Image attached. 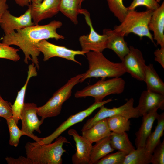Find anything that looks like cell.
<instances>
[{"instance_id": "obj_1", "label": "cell", "mask_w": 164, "mask_h": 164, "mask_svg": "<svg viewBox=\"0 0 164 164\" xmlns=\"http://www.w3.org/2000/svg\"><path fill=\"white\" fill-rule=\"evenodd\" d=\"M59 21L53 20L44 25L38 24L28 26L15 31L2 38V42L8 45L18 46L23 52L24 62L28 64L31 60L36 68H39L38 56L40 53L37 48L38 43L43 39H54L57 40L64 39L56 32L57 29L62 26Z\"/></svg>"}, {"instance_id": "obj_2", "label": "cell", "mask_w": 164, "mask_h": 164, "mask_svg": "<svg viewBox=\"0 0 164 164\" xmlns=\"http://www.w3.org/2000/svg\"><path fill=\"white\" fill-rule=\"evenodd\" d=\"M53 143L39 145L36 142H27L25 148L26 157L32 164H62V156L66 150L64 143H70L64 137L59 136Z\"/></svg>"}, {"instance_id": "obj_3", "label": "cell", "mask_w": 164, "mask_h": 164, "mask_svg": "<svg viewBox=\"0 0 164 164\" xmlns=\"http://www.w3.org/2000/svg\"><path fill=\"white\" fill-rule=\"evenodd\" d=\"M89 68L80 80L82 83L87 79L91 77H120L126 72L121 62L114 63L108 59L102 53L90 51L86 53Z\"/></svg>"}, {"instance_id": "obj_4", "label": "cell", "mask_w": 164, "mask_h": 164, "mask_svg": "<svg viewBox=\"0 0 164 164\" xmlns=\"http://www.w3.org/2000/svg\"><path fill=\"white\" fill-rule=\"evenodd\" d=\"M153 11L149 9L142 12L128 10L123 21L119 25L115 26L113 30L124 36L133 33L141 39L146 36L155 43L152 35L148 28Z\"/></svg>"}, {"instance_id": "obj_5", "label": "cell", "mask_w": 164, "mask_h": 164, "mask_svg": "<svg viewBox=\"0 0 164 164\" xmlns=\"http://www.w3.org/2000/svg\"><path fill=\"white\" fill-rule=\"evenodd\" d=\"M125 85V80L121 77L108 80L102 79L94 84L77 91L74 96L77 98L91 97L94 98L95 102H101L108 95L122 93L124 90Z\"/></svg>"}, {"instance_id": "obj_6", "label": "cell", "mask_w": 164, "mask_h": 164, "mask_svg": "<svg viewBox=\"0 0 164 164\" xmlns=\"http://www.w3.org/2000/svg\"><path fill=\"white\" fill-rule=\"evenodd\" d=\"M82 76V74H79L70 78L44 104L37 107V115L45 119L60 114L63 104L71 97L72 89L80 83Z\"/></svg>"}, {"instance_id": "obj_7", "label": "cell", "mask_w": 164, "mask_h": 164, "mask_svg": "<svg viewBox=\"0 0 164 164\" xmlns=\"http://www.w3.org/2000/svg\"><path fill=\"white\" fill-rule=\"evenodd\" d=\"M134 100L131 98L123 105L118 107L108 108L101 106L100 110L93 117L88 119L83 126L81 131L91 128L96 123L101 120L116 115H121L130 119L140 117L136 107H134Z\"/></svg>"}, {"instance_id": "obj_8", "label": "cell", "mask_w": 164, "mask_h": 164, "mask_svg": "<svg viewBox=\"0 0 164 164\" xmlns=\"http://www.w3.org/2000/svg\"><path fill=\"white\" fill-rule=\"evenodd\" d=\"M113 101L111 98L101 102H95L87 109L70 116L50 135L36 142L40 145L51 143L56 138L70 127L82 121L85 118L90 115L97 109Z\"/></svg>"}, {"instance_id": "obj_9", "label": "cell", "mask_w": 164, "mask_h": 164, "mask_svg": "<svg viewBox=\"0 0 164 164\" xmlns=\"http://www.w3.org/2000/svg\"><path fill=\"white\" fill-rule=\"evenodd\" d=\"M80 13L84 15L86 22L90 28L89 34L82 35L79 38L81 50L87 52L92 51L102 53L106 48L107 36L104 34L100 35L95 31L92 26L89 13L87 10L81 9Z\"/></svg>"}, {"instance_id": "obj_10", "label": "cell", "mask_w": 164, "mask_h": 164, "mask_svg": "<svg viewBox=\"0 0 164 164\" xmlns=\"http://www.w3.org/2000/svg\"><path fill=\"white\" fill-rule=\"evenodd\" d=\"M37 106L33 103H24L22 111L21 120L22 123L21 130L36 142H38L41 138L33 134L35 131L41 133L40 129L41 125L44 119L39 120L37 116Z\"/></svg>"}, {"instance_id": "obj_11", "label": "cell", "mask_w": 164, "mask_h": 164, "mask_svg": "<svg viewBox=\"0 0 164 164\" xmlns=\"http://www.w3.org/2000/svg\"><path fill=\"white\" fill-rule=\"evenodd\" d=\"M37 48L40 52L43 54L44 61H47L51 58L57 57L73 61L80 65L81 63L76 60V56H84L87 53L81 50H73L65 46L57 45L46 39L40 41L37 44Z\"/></svg>"}, {"instance_id": "obj_12", "label": "cell", "mask_w": 164, "mask_h": 164, "mask_svg": "<svg viewBox=\"0 0 164 164\" xmlns=\"http://www.w3.org/2000/svg\"><path fill=\"white\" fill-rule=\"evenodd\" d=\"M129 53L121 60L126 73L133 78L140 81L145 80L146 65L142 52L130 46Z\"/></svg>"}, {"instance_id": "obj_13", "label": "cell", "mask_w": 164, "mask_h": 164, "mask_svg": "<svg viewBox=\"0 0 164 164\" xmlns=\"http://www.w3.org/2000/svg\"><path fill=\"white\" fill-rule=\"evenodd\" d=\"M31 14V4L24 14L19 17L12 15L8 10L2 15L0 21V26L5 35L11 33L15 30L35 25L32 21Z\"/></svg>"}, {"instance_id": "obj_14", "label": "cell", "mask_w": 164, "mask_h": 164, "mask_svg": "<svg viewBox=\"0 0 164 164\" xmlns=\"http://www.w3.org/2000/svg\"><path fill=\"white\" fill-rule=\"evenodd\" d=\"M136 108L140 116H142L155 109H164V95L148 90L143 91Z\"/></svg>"}, {"instance_id": "obj_15", "label": "cell", "mask_w": 164, "mask_h": 164, "mask_svg": "<svg viewBox=\"0 0 164 164\" xmlns=\"http://www.w3.org/2000/svg\"><path fill=\"white\" fill-rule=\"evenodd\" d=\"M68 134L72 136L75 142L76 151L72 156L73 164H89L92 144L82 136L79 135L75 129H69Z\"/></svg>"}, {"instance_id": "obj_16", "label": "cell", "mask_w": 164, "mask_h": 164, "mask_svg": "<svg viewBox=\"0 0 164 164\" xmlns=\"http://www.w3.org/2000/svg\"><path fill=\"white\" fill-rule=\"evenodd\" d=\"M60 0H43L39 5L31 4L32 19L35 25L42 20L50 18L60 11Z\"/></svg>"}, {"instance_id": "obj_17", "label": "cell", "mask_w": 164, "mask_h": 164, "mask_svg": "<svg viewBox=\"0 0 164 164\" xmlns=\"http://www.w3.org/2000/svg\"><path fill=\"white\" fill-rule=\"evenodd\" d=\"M149 30L153 32V39L161 47H164V3L153 11L148 24Z\"/></svg>"}, {"instance_id": "obj_18", "label": "cell", "mask_w": 164, "mask_h": 164, "mask_svg": "<svg viewBox=\"0 0 164 164\" xmlns=\"http://www.w3.org/2000/svg\"><path fill=\"white\" fill-rule=\"evenodd\" d=\"M103 34L108 38L106 48L113 51L121 61L129 53V48L122 34L110 29H104Z\"/></svg>"}, {"instance_id": "obj_19", "label": "cell", "mask_w": 164, "mask_h": 164, "mask_svg": "<svg viewBox=\"0 0 164 164\" xmlns=\"http://www.w3.org/2000/svg\"><path fill=\"white\" fill-rule=\"evenodd\" d=\"M158 110L155 109L142 116V123L135 134V145L136 148L145 147L146 140L151 133L154 122L159 115Z\"/></svg>"}, {"instance_id": "obj_20", "label": "cell", "mask_w": 164, "mask_h": 164, "mask_svg": "<svg viewBox=\"0 0 164 164\" xmlns=\"http://www.w3.org/2000/svg\"><path fill=\"white\" fill-rule=\"evenodd\" d=\"M36 68L33 63L29 65L26 81L23 86L18 91L13 104H11L12 117L17 124L19 121L21 119V114L24 104L26 91L29 80L32 77H36L37 75Z\"/></svg>"}, {"instance_id": "obj_21", "label": "cell", "mask_w": 164, "mask_h": 164, "mask_svg": "<svg viewBox=\"0 0 164 164\" xmlns=\"http://www.w3.org/2000/svg\"><path fill=\"white\" fill-rule=\"evenodd\" d=\"M111 132L105 118L98 121L90 128L82 131V135L92 144L110 135Z\"/></svg>"}, {"instance_id": "obj_22", "label": "cell", "mask_w": 164, "mask_h": 164, "mask_svg": "<svg viewBox=\"0 0 164 164\" xmlns=\"http://www.w3.org/2000/svg\"><path fill=\"white\" fill-rule=\"evenodd\" d=\"M144 82L147 90L164 95V83L152 64L146 65Z\"/></svg>"}, {"instance_id": "obj_23", "label": "cell", "mask_w": 164, "mask_h": 164, "mask_svg": "<svg viewBox=\"0 0 164 164\" xmlns=\"http://www.w3.org/2000/svg\"><path fill=\"white\" fill-rule=\"evenodd\" d=\"M111 135L96 142L92 146L89 164H95L100 159L115 150L111 144Z\"/></svg>"}, {"instance_id": "obj_24", "label": "cell", "mask_w": 164, "mask_h": 164, "mask_svg": "<svg viewBox=\"0 0 164 164\" xmlns=\"http://www.w3.org/2000/svg\"><path fill=\"white\" fill-rule=\"evenodd\" d=\"M84 0H60V11L74 24H77L78 15L80 14L81 4Z\"/></svg>"}, {"instance_id": "obj_25", "label": "cell", "mask_w": 164, "mask_h": 164, "mask_svg": "<svg viewBox=\"0 0 164 164\" xmlns=\"http://www.w3.org/2000/svg\"><path fill=\"white\" fill-rule=\"evenodd\" d=\"M156 119L157 125L154 131L148 137L145 145L147 151L152 154L156 147L161 142V138L163 135L164 113L159 114Z\"/></svg>"}, {"instance_id": "obj_26", "label": "cell", "mask_w": 164, "mask_h": 164, "mask_svg": "<svg viewBox=\"0 0 164 164\" xmlns=\"http://www.w3.org/2000/svg\"><path fill=\"white\" fill-rule=\"evenodd\" d=\"M110 143L115 150L128 154L135 149L126 132L116 133L111 132Z\"/></svg>"}, {"instance_id": "obj_27", "label": "cell", "mask_w": 164, "mask_h": 164, "mask_svg": "<svg viewBox=\"0 0 164 164\" xmlns=\"http://www.w3.org/2000/svg\"><path fill=\"white\" fill-rule=\"evenodd\" d=\"M152 155L145 147H138L126 155L122 164H149Z\"/></svg>"}, {"instance_id": "obj_28", "label": "cell", "mask_w": 164, "mask_h": 164, "mask_svg": "<svg viewBox=\"0 0 164 164\" xmlns=\"http://www.w3.org/2000/svg\"><path fill=\"white\" fill-rule=\"evenodd\" d=\"M108 128L111 132L121 133L128 132L130 129V121L121 115H116L106 118Z\"/></svg>"}, {"instance_id": "obj_29", "label": "cell", "mask_w": 164, "mask_h": 164, "mask_svg": "<svg viewBox=\"0 0 164 164\" xmlns=\"http://www.w3.org/2000/svg\"><path fill=\"white\" fill-rule=\"evenodd\" d=\"M6 120L9 132V144L16 147L19 143L20 137L24 135L27 136V135L19 128L12 116Z\"/></svg>"}, {"instance_id": "obj_30", "label": "cell", "mask_w": 164, "mask_h": 164, "mask_svg": "<svg viewBox=\"0 0 164 164\" xmlns=\"http://www.w3.org/2000/svg\"><path fill=\"white\" fill-rule=\"evenodd\" d=\"M110 11L121 22L125 19L128 10L124 5L123 0H107Z\"/></svg>"}, {"instance_id": "obj_31", "label": "cell", "mask_w": 164, "mask_h": 164, "mask_svg": "<svg viewBox=\"0 0 164 164\" xmlns=\"http://www.w3.org/2000/svg\"><path fill=\"white\" fill-rule=\"evenodd\" d=\"M18 49L11 47L2 43L0 42V58L18 61L20 59L17 52Z\"/></svg>"}, {"instance_id": "obj_32", "label": "cell", "mask_w": 164, "mask_h": 164, "mask_svg": "<svg viewBox=\"0 0 164 164\" xmlns=\"http://www.w3.org/2000/svg\"><path fill=\"white\" fill-rule=\"evenodd\" d=\"M127 155L124 152L118 151L114 153L108 154L95 164H122Z\"/></svg>"}, {"instance_id": "obj_33", "label": "cell", "mask_w": 164, "mask_h": 164, "mask_svg": "<svg viewBox=\"0 0 164 164\" xmlns=\"http://www.w3.org/2000/svg\"><path fill=\"white\" fill-rule=\"evenodd\" d=\"M140 6H145L148 9L154 11L160 5L156 0H133L127 8L128 10H134L136 7Z\"/></svg>"}, {"instance_id": "obj_34", "label": "cell", "mask_w": 164, "mask_h": 164, "mask_svg": "<svg viewBox=\"0 0 164 164\" xmlns=\"http://www.w3.org/2000/svg\"><path fill=\"white\" fill-rule=\"evenodd\" d=\"M150 163L152 164H164V140L154 149L152 154Z\"/></svg>"}, {"instance_id": "obj_35", "label": "cell", "mask_w": 164, "mask_h": 164, "mask_svg": "<svg viewBox=\"0 0 164 164\" xmlns=\"http://www.w3.org/2000/svg\"><path fill=\"white\" fill-rule=\"evenodd\" d=\"M11 104L5 100L0 94V117L6 120L12 116Z\"/></svg>"}, {"instance_id": "obj_36", "label": "cell", "mask_w": 164, "mask_h": 164, "mask_svg": "<svg viewBox=\"0 0 164 164\" xmlns=\"http://www.w3.org/2000/svg\"><path fill=\"white\" fill-rule=\"evenodd\" d=\"M5 159L9 164H32L28 158L23 156L16 159L12 157H6Z\"/></svg>"}, {"instance_id": "obj_37", "label": "cell", "mask_w": 164, "mask_h": 164, "mask_svg": "<svg viewBox=\"0 0 164 164\" xmlns=\"http://www.w3.org/2000/svg\"><path fill=\"white\" fill-rule=\"evenodd\" d=\"M155 60L159 63L164 68V47L156 50L154 52Z\"/></svg>"}, {"instance_id": "obj_38", "label": "cell", "mask_w": 164, "mask_h": 164, "mask_svg": "<svg viewBox=\"0 0 164 164\" xmlns=\"http://www.w3.org/2000/svg\"><path fill=\"white\" fill-rule=\"evenodd\" d=\"M8 0H0V21L1 19L9 8L7 4Z\"/></svg>"}, {"instance_id": "obj_39", "label": "cell", "mask_w": 164, "mask_h": 164, "mask_svg": "<svg viewBox=\"0 0 164 164\" xmlns=\"http://www.w3.org/2000/svg\"><path fill=\"white\" fill-rule=\"evenodd\" d=\"M16 4L20 6L23 7L29 6L31 2V0H13Z\"/></svg>"}, {"instance_id": "obj_40", "label": "cell", "mask_w": 164, "mask_h": 164, "mask_svg": "<svg viewBox=\"0 0 164 164\" xmlns=\"http://www.w3.org/2000/svg\"><path fill=\"white\" fill-rule=\"evenodd\" d=\"M43 0H31L32 5H37L40 4Z\"/></svg>"}, {"instance_id": "obj_41", "label": "cell", "mask_w": 164, "mask_h": 164, "mask_svg": "<svg viewBox=\"0 0 164 164\" xmlns=\"http://www.w3.org/2000/svg\"><path fill=\"white\" fill-rule=\"evenodd\" d=\"M157 2H159L161 0H156Z\"/></svg>"}, {"instance_id": "obj_42", "label": "cell", "mask_w": 164, "mask_h": 164, "mask_svg": "<svg viewBox=\"0 0 164 164\" xmlns=\"http://www.w3.org/2000/svg\"></svg>"}]
</instances>
